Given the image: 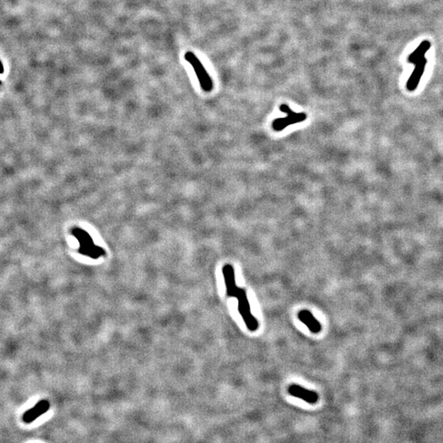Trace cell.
<instances>
[{"label":"cell","instance_id":"cell-1","mask_svg":"<svg viewBox=\"0 0 443 443\" xmlns=\"http://www.w3.org/2000/svg\"><path fill=\"white\" fill-rule=\"evenodd\" d=\"M72 233L79 241L80 254H84L92 259H98L99 257L105 254L104 249L95 246L87 232L79 228H75L72 229Z\"/></svg>","mask_w":443,"mask_h":443},{"label":"cell","instance_id":"cell-2","mask_svg":"<svg viewBox=\"0 0 443 443\" xmlns=\"http://www.w3.org/2000/svg\"><path fill=\"white\" fill-rule=\"evenodd\" d=\"M235 297L238 300V311L246 323V327L251 332L256 331L259 328V322L251 313V305L249 302L246 290L239 287Z\"/></svg>","mask_w":443,"mask_h":443},{"label":"cell","instance_id":"cell-3","mask_svg":"<svg viewBox=\"0 0 443 443\" xmlns=\"http://www.w3.org/2000/svg\"><path fill=\"white\" fill-rule=\"evenodd\" d=\"M185 59L192 66L202 90L205 92H211L213 89V81L200 59L191 51L187 52L185 54Z\"/></svg>","mask_w":443,"mask_h":443},{"label":"cell","instance_id":"cell-4","mask_svg":"<svg viewBox=\"0 0 443 443\" xmlns=\"http://www.w3.org/2000/svg\"><path fill=\"white\" fill-rule=\"evenodd\" d=\"M280 110L287 114L284 118H276L272 123V127L275 131H282L290 125H294L296 123H302L307 119V114L305 113H296L292 110L288 105L282 104L280 105Z\"/></svg>","mask_w":443,"mask_h":443},{"label":"cell","instance_id":"cell-5","mask_svg":"<svg viewBox=\"0 0 443 443\" xmlns=\"http://www.w3.org/2000/svg\"><path fill=\"white\" fill-rule=\"evenodd\" d=\"M288 392L292 397L303 400V401H305V402L309 403V404H315V403L318 402V395L317 392L306 389L305 387L299 386V385H291L288 387Z\"/></svg>","mask_w":443,"mask_h":443},{"label":"cell","instance_id":"cell-6","mask_svg":"<svg viewBox=\"0 0 443 443\" xmlns=\"http://www.w3.org/2000/svg\"><path fill=\"white\" fill-rule=\"evenodd\" d=\"M223 275L228 297H235L239 287L236 286L233 266L231 264L224 265L223 268Z\"/></svg>","mask_w":443,"mask_h":443},{"label":"cell","instance_id":"cell-7","mask_svg":"<svg viewBox=\"0 0 443 443\" xmlns=\"http://www.w3.org/2000/svg\"><path fill=\"white\" fill-rule=\"evenodd\" d=\"M49 407L50 404L47 400H41L33 408L24 413L22 420L26 423H31L41 415L45 414L49 410Z\"/></svg>","mask_w":443,"mask_h":443},{"label":"cell","instance_id":"cell-8","mask_svg":"<svg viewBox=\"0 0 443 443\" xmlns=\"http://www.w3.org/2000/svg\"><path fill=\"white\" fill-rule=\"evenodd\" d=\"M415 65V69L413 71L412 74L408 80L407 84H406L407 90L410 92H412V91L417 89L418 85L420 84V80L423 77L424 71H425L427 59L424 58V59H422L421 61L419 62Z\"/></svg>","mask_w":443,"mask_h":443},{"label":"cell","instance_id":"cell-9","mask_svg":"<svg viewBox=\"0 0 443 443\" xmlns=\"http://www.w3.org/2000/svg\"><path fill=\"white\" fill-rule=\"evenodd\" d=\"M298 318L300 319L301 323H304L307 326L309 330L312 333L317 334L320 333L322 330V325L319 323V321L317 320L313 315L312 313L309 310H300L298 313Z\"/></svg>","mask_w":443,"mask_h":443},{"label":"cell","instance_id":"cell-10","mask_svg":"<svg viewBox=\"0 0 443 443\" xmlns=\"http://www.w3.org/2000/svg\"><path fill=\"white\" fill-rule=\"evenodd\" d=\"M431 48V43L428 41H424L420 43V45L413 51L408 58V62L413 64H416L425 58V54Z\"/></svg>","mask_w":443,"mask_h":443},{"label":"cell","instance_id":"cell-11","mask_svg":"<svg viewBox=\"0 0 443 443\" xmlns=\"http://www.w3.org/2000/svg\"><path fill=\"white\" fill-rule=\"evenodd\" d=\"M3 71H4V68H3V64H2V63L0 62V73H3Z\"/></svg>","mask_w":443,"mask_h":443}]
</instances>
